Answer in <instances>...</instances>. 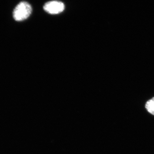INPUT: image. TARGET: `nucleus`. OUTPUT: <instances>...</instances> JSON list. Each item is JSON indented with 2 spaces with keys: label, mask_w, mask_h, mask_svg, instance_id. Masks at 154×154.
<instances>
[{
  "label": "nucleus",
  "mask_w": 154,
  "mask_h": 154,
  "mask_svg": "<svg viewBox=\"0 0 154 154\" xmlns=\"http://www.w3.org/2000/svg\"><path fill=\"white\" fill-rule=\"evenodd\" d=\"M31 5L27 2L19 3L14 9L13 17L17 21H22L28 19L32 13Z\"/></svg>",
  "instance_id": "f257e3e1"
},
{
  "label": "nucleus",
  "mask_w": 154,
  "mask_h": 154,
  "mask_svg": "<svg viewBox=\"0 0 154 154\" xmlns=\"http://www.w3.org/2000/svg\"><path fill=\"white\" fill-rule=\"evenodd\" d=\"M43 8L50 14H57L64 11L65 5L63 3L59 1H51L45 3Z\"/></svg>",
  "instance_id": "f03ea898"
},
{
  "label": "nucleus",
  "mask_w": 154,
  "mask_h": 154,
  "mask_svg": "<svg viewBox=\"0 0 154 154\" xmlns=\"http://www.w3.org/2000/svg\"><path fill=\"white\" fill-rule=\"evenodd\" d=\"M145 107L148 112L154 116V97L147 101Z\"/></svg>",
  "instance_id": "7ed1b4c3"
}]
</instances>
